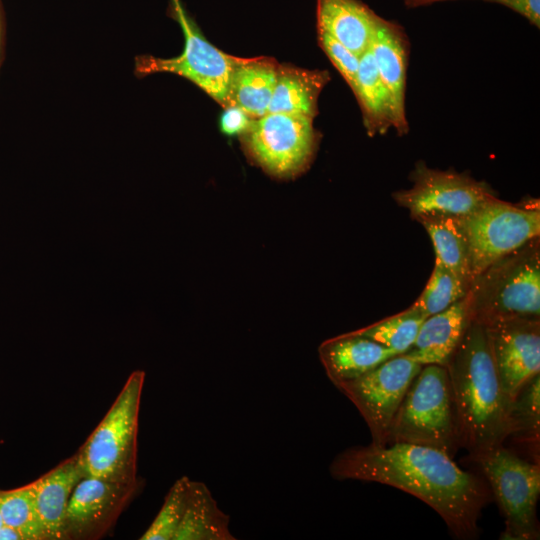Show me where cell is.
<instances>
[{
	"instance_id": "obj_1",
	"label": "cell",
	"mask_w": 540,
	"mask_h": 540,
	"mask_svg": "<svg viewBox=\"0 0 540 540\" xmlns=\"http://www.w3.org/2000/svg\"><path fill=\"white\" fill-rule=\"evenodd\" d=\"M329 471L336 480L381 483L417 497L460 539L478 535V520L491 497L486 483L448 454L412 443L347 448L333 459Z\"/></svg>"
},
{
	"instance_id": "obj_2",
	"label": "cell",
	"mask_w": 540,
	"mask_h": 540,
	"mask_svg": "<svg viewBox=\"0 0 540 540\" xmlns=\"http://www.w3.org/2000/svg\"><path fill=\"white\" fill-rule=\"evenodd\" d=\"M451 386L458 444L472 456L503 445L510 406L501 387L486 326L470 318L445 366Z\"/></svg>"
},
{
	"instance_id": "obj_3",
	"label": "cell",
	"mask_w": 540,
	"mask_h": 540,
	"mask_svg": "<svg viewBox=\"0 0 540 540\" xmlns=\"http://www.w3.org/2000/svg\"><path fill=\"white\" fill-rule=\"evenodd\" d=\"M470 318L484 325L540 317L539 237L498 260L472 283Z\"/></svg>"
},
{
	"instance_id": "obj_4",
	"label": "cell",
	"mask_w": 540,
	"mask_h": 540,
	"mask_svg": "<svg viewBox=\"0 0 540 540\" xmlns=\"http://www.w3.org/2000/svg\"><path fill=\"white\" fill-rule=\"evenodd\" d=\"M405 442L439 449L459 448L454 404L445 366L423 365L391 422L387 444Z\"/></svg>"
},
{
	"instance_id": "obj_5",
	"label": "cell",
	"mask_w": 540,
	"mask_h": 540,
	"mask_svg": "<svg viewBox=\"0 0 540 540\" xmlns=\"http://www.w3.org/2000/svg\"><path fill=\"white\" fill-rule=\"evenodd\" d=\"M143 371H134L104 418L78 450L86 476L137 483V433Z\"/></svg>"
},
{
	"instance_id": "obj_6",
	"label": "cell",
	"mask_w": 540,
	"mask_h": 540,
	"mask_svg": "<svg viewBox=\"0 0 540 540\" xmlns=\"http://www.w3.org/2000/svg\"><path fill=\"white\" fill-rule=\"evenodd\" d=\"M460 218L468 242L472 283L495 262L540 235L538 200L513 204L493 196Z\"/></svg>"
},
{
	"instance_id": "obj_7",
	"label": "cell",
	"mask_w": 540,
	"mask_h": 540,
	"mask_svg": "<svg viewBox=\"0 0 540 540\" xmlns=\"http://www.w3.org/2000/svg\"><path fill=\"white\" fill-rule=\"evenodd\" d=\"M472 459L480 467L505 517L501 539H537L539 463L522 459L503 445L472 456Z\"/></svg>"
},
{
	"instance_id": "obj_8",
	"label": "cell",
	"mask_w": 540,
	"mask_h": 540,
	"mask_svg": "<svg viewBox=\"0 0 540 540\" xmlns=\"http://www.w3.org/2000/svg\"><path fill=\"white\" fill-rule=\"evenodd\" d=\"M169 6L171 16L183 31L184 49L173 58L137 56L136 75L176 74L194 83L223 107H228L231 76L239 58L226 54L207 41L181 0H170Z\"/></svg>"
},
{
	"instance_id": "obj_9",
	"label": "cell",
	"mask_w": 540,
	"mask_h": 540,
	"mask_svg": "<svg viewBox=\"0 0 540 540\" xmlns=\"http://www.w3.org/2000/svg\"><path fill=\"white\" fill-rule=\"evenodd\" d=\"M421 368V364L399 354L362 376L336 386L362 415L372 444L386 445L393 417Z\"/></svg>"
},
{
	"instance_id": "obj_10",
	"label": "cell",
	"mask_w": 540,
	"mask_h": 540,
	"mask_svg": "<svg viewBox=\"0 0 540 540\" xmlns=\"http://www.w3.org/2000/svg\"><path fill=\"white\" fill-rule=\"evenodd\" d=\"M312 120L296 114L267 113L243 132L246 148L270 174L286 177L299 173L315 150Z\"/></svg>"
},
{
	"instance_id": "obj_11",
	"label": "cell",
	"mask_w": 540,
	"mask_h": 540,
	"mask_svg": "<svg viewBox=\"0 0 540 540\" xmlns=\"http://www.w3.org/2000/svg\"><path fill=\"white\" fill-rule=\"evenodd\" d=\"M412 186L392 194L411 217L427 212L466 216L496 196L490 186L466 173L439 170L420 161L409 176Z\"/></svg>"
},
{
	"instance_id": "obj_12",
	"label": "cell",
	"mask_w": 540,
	"mask_h": 540,
	"mask_svg": "<svg viewBox=\"0 0 540 540\" xmlns=\"http://www.w3.org/2000/svg\"><path fill=\"white\" fill-rule=\"evenodd\" d=\"M506 400L512 402L540 373V319H510L485 325Z\"/></svg>"
},
{
	"instance_id": "obj_13",
	"label": "cell",
	"mask_w": 540,
	"mask_h": 540,
	"mask_svg": "<svg viewBox=\"0 0 540 540\" xmlns=\"http://www.w3.org/2000/svg\"><path fill=\"white\" fill-rule=\"evenodd\" d=\"M138 488L139 482L120 483L84 476L68 502L64 539L100 538L116 522Z\"/></svg>"
},
{
	"instance_id": "obj_14",
	"label": "cell",
	"mask_w": 540,
	"mask_h": 540,
	"mask_svg": "<svg viewBox=\"0 0 540 540\" xmlns=\"http://www.w3.org/2000/svg\"><path fill=\"white\" fill-rule=\"evenodd\" d=\"M471 314V294L427 317L412 347L403 355L419 364L446 366L459 344Z\"/></svg>"
},
{
	"instance_id": "obj_15",
	"label": "cell",
	"mask_w": 540,
	"mask_h": 540,
	"mask_svg": "<svg viewBox=\"0 0 540 540\" xmlns=\"http://www.w3.org/2000/svg\"><path fill=\"white\" fill-rule=\"evenodd\" d=\"M85 471L78 452L31 483L34 504L45 539H64L70 496Z\"/></svg>"
},
{
	"instance_id": "obj_16",
	"label": "cell",
	"mask_w": 540,
	"mask_h": 540,
	"mask_svg": "<svg viewBox=\"0 0 540 540\" xmlns=\"http://www.w3.org/2000/svg\"><path fill=\"white\" fill-rule=\"evenodd\" d=\"M321 363L335 385L354 380L397 354L392 349L353 332L324 341L318 349Z\"/></svg>"
},
{
	"instance_id": "obj_17",
	"label": "cell",
	"mask_w": 540,
	"mask_h": 540,
	"mask_svg": "<svg viewBox=\"0 0 540 540\" xmlns=\"http://www.w3.org/2000/svg\"><path fill=\"white\" fill-rule=\"evenodd\" d=\"M369 49L381 79L391 92L399 119L408 126L405 88L409 41L404 30L379 16Z\"/></svg>"
},
{
	"instance_id": "obj_18",
	"label": "cell",
	"mask_w": 540,
	"mask_h": 540,
	"mask_svg": "<svg viewBox=\"0 0 540 540\" xmlns=\"http://www.w3.org/2000/svg\"><path fill=\"white\" fill-rule=\"evenodd\" d=\"M317 29L360 57L365 53L379 19L359 0H317Z\"/></svg>"
},
{
	"instance_id": "obj_19",
	"label": "cell",
	"mask_w": 540,
	"mask_h": 540,
	"mask_svg": "<svg viewBox=\"0 0 540 540\" xmlns=\"http://www.w3.org/2000/svg\"><path fill=\"white\" fill-rule=\"evenodd\" d=\"M361 107L364 125L370 136L383 135L394 128L399 135L409 130L397 114L390 90L381 79L370 49L359 57L356 87L353 92Z\"/></svg>"
},
{
	"instance_id": "obj_20",
	"label": "cell",
	"mask_w": 540,
	"mask_h": 540,
	"mask_svg": "<svg viewBox=\"0 0 540 540\" xmlns=\"http://www.w3.org/2000/svg\"><path fill=\"white\" fill-rule=\"evenodd\" d=\"M279 64L270 58H239L229 87V106H237L250 118L268 113ZM228 106V107H229Z\"/></svg>"
},
{
	"instance_id": "obj_21",
	"label": "cell",
	"mask_w": 540,
	"mask_h": 540,
	"mask_svg": "<svg viewBox=\"0 0 540 540\" xmlns=\"http://www.w3.org/2000/svg\"><path fill=\"white\" fill-rule=\"evenodd\" d=\"M430 236L436 260L453 272L470 289L472 273L467 237L460 216L427 212L413 217Z\"/></svg>"
},
{
	"instance_id": "obj_22",
	"label": "cell",
	"mask_w": 540,
	"mask_h": 540,
	"mask_svg": "<svg viewBox=\"0 0 540 540\" xmlns=\"http://www.w3.org/2000/svg\"><path fill=\"white\" fill-rule=\"evenodd\" d=\"M230 517L217 505L207 486L189 480L186 504L174 540H234Z\"/></svg>"
},
{
	"instance_id": "obj_23",
	"label": "cell",
	"mask_w": 540,
	"mask_h": 540,
	"mask_svg": "<svg viewBox=\"0 0 540 540\" xmlns=\"http://www.w3.org/2000/svg\"><path fill=\"white\" fill-rule=\"evenodd\" d=\"M328 80L327 71L279 65L268 113L296 114L313 119L319 94Z\"/></svg>"
},
{
	"instance_id": "obj_24",
	"label": "cell",
	"mask_w": 540,
	"mask_h": 540,
	"mask_svg": "<svg viewBox=\"0 0 540 540\" xmlns=\"http://www.w3.org/2000/svg\"><path fill=\"white\" fill-rule=\"evenodd\" d=\"M508 436L538 457L540 440V374L531 378L512 402L508 414Z\"/></svg>"
},
{
	"instance_id": "obj_25",
	"label": "cell",
	"mask_w": 540,
	"mask_h": 540,
	"mask_svg": "<svg viewBox=\"0 0 540 540\" xmlns=\"http://www.w3.org/2000/svg\"><path fill=\"white\" fill-rule=\"evenodd\" d=\"M426 318L408 307L402 312L353 333L380 343L397 354H404L414 344L420 326Z\"/></svg>"
},
{
	"instance_id": "obj_26",
	"label": "cell",
	"mask_w": 540,
	"mask_h": 540,
	"mask_svg": "<svg viewBox=\"0 0 540 540\" xmlns=\"http://www.w3.org/2000/svg\"><path fill=\"white\" fill-rule=\"evenodd\" d=\"M469 290L453 272L435 260L425 288L409 308L429 317L463 298Z\"/></svg>"
},
{
	"instance_id": "obj_27",
	"label": "cell",
	"mask_w": 540,
	"mask_h": 540,
	"mask_svg": "<svg viewBox=\"0 0 540 540\" xmlns=\"http://www.w3.org/2000/svg\"><path fill=\"white\" fill-rule=\"evenodd\" d=\"M0 515L3 524L18 531L24 540L45 539L31 483L13 490L0 491Z\"/></svg>"
},
{
	"instance_id": "obj_28",
	"label": "cell",
	"mask_w": 540,
	"mask_h": 540,
	"mask_svg": "<svg viewBox=\"0 0 540 540\" xmlns=\"http://www.w3.org/2000/svg\"><path fill=\"white\" fill-rule=\"evenodd\" d=\"M189 480L186 476L176 480L158 514L140 537L141 540H174L184 513Z\"/></svg>"
},
{
	"instance_id": "obj_29",
	"label": "cell",
	"mask_w": 540,
	"mask_h": 540,
	"mask_svg": "<svg viewBox=\"0 0 540 540\" xmlns=\"http://www.w3.org/2000/svg\"><path fill=\"white\" fill-rule=\"evenodd\" d=\"M317 33L320 47L354 92L359 68V57L326 32L317 29Z\"/></svg>"
},
{
	"instance_id": "obj_30",
	"label": "cell",
	"mask_w": 540,
	"mask_h": 540,
	"mask_svg": "<svg viewBox=\"0 0 540 540\" xmlns=\"http://www.w3.org/2000/svg\"><path fill=\"white\" fill-rule=\"evenodd\" d=\"M449 0H407L408 7H418ZM504 5L525 17L532 25L540 27V0H483Z\"/></svg>"
},
{
	"instance_id": "obj_31",
	"label": "cell",
	"mask_w": 540,
	"mask_h": 540,
	"mask_svg": "<svg viewBox=\"0 0 540 540\" xmlns=\"http://www.w3.org/2000/svg\"><path fill=\"white\" fill-rule=\"evenodd\" d=\"M249 116L237 106L226 107L221 117V129L224 133L233 135L245 132L251 121Z\"/></svg>"
},
{
	"instance_id": "obj_32",
	"label": "cell",
	"mask_w": 540,
	"mask_h": 540,
	"mask_svg": "<svg viewBox=\"0 0 540 540\" xmlns=\"http://www.w3.org/2000/svg\"><path fill=\"white\" fill-rule=\"evenodd\" d=\"M0 540H24V538L18 531L3 525L0 527Z\"/></svg>"
},
{
	"instance_id": "obj_33",
	"label": "cell",
	"mask_w": 540,
	"mask_h": 540,
	"mask_svg": "<svg viewBox=\"0 0 540 540\" xmlns=\"http://www.w3.org/2000/svg\"><path fill=\"white\" fill-rule=\"evenodd\" d=\"M4 35H5L4 19H3L2 7L0 3V65L3 59Z\"/></svg>"
},
{
	"instance_id": "obj_34",
	"label": "cell",
	"mask_w": 540,
	"mask_h": 540,
	"mask_svg": "<svg viewBox=\"0 0 540 540\" xmlns=\"http://www.w3.org/2000/svg\"><path fill=\"white\" fill-rule=\"evenodd\" d=\"M4 524H3V521H2V518H1V515H0V527H2Z\"/></svg>"
},
{
	"instance_id": "obj_35",
	"label": "cell",
	"mask_w": 540,
	"mask_h": 540,
	"mask_svg": "<svg viewBox=\"0 0 540 540\" xmlns=\"http://www.w3.org/2000/svg\"><path fill=\"white\" fill-rule=\"evenodd\" d=\"M405 1H407V0H405Z\"/></svg>"
}]
</instances>
